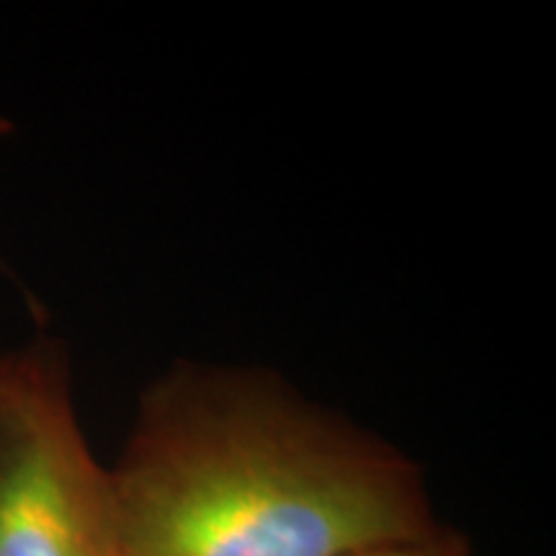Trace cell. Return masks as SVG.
<instances>
[{
    "label": "cell",
    "mask_w": 556,
    "mask_h": 556,
    "mask_svg": "<svg viewBox=\"0 0 556 556\" xmlns=\"http://www.w3.org/2000/svg\"><path fill=\"white\" fill-rule=\"evenodd\" d=\"M109 471L124 556H345L438 528L413 458L250 368L157 379Z\"/></svg>",
    "instance_id": "6da1fadb"
},
{
    "label": "cell",
    "mask_w": 556,
    "mask_h": 556,
    "mask_svg": "<svg viewBox=\"0 0 556 556\" xmlns=\"http://www.w3.org/2000/svg\"><path fill=\"white\" fill-rule=\"evenodd\" d=\"M0 556H124L111 471L50 340L0 353Z\"/></svg>",
    "instance_id": "7a4b0ae2"
},
{
    "label": "cell",
    "mask_w": 556,
    "mask_h": 556,
    "mask_svg": "<svg viewBox=\"0 0 556 556\" xmlns=\"http://www.w3.org/2000/svg\"><path fill=\"white\" fill-rule=\"evenodd\" d=\"M345 556H471V552L467 539H464L462 533L438 526L433 533H428V536L368 546Z\"/></svg>",
    "instance_id": "3957f363"
},
{
    "label": "cell",
    "mask_w": 556,
    "mask_h": 556,
    "mask_svg": "<svg viewBox=\"0 0 556 556\" xmlns=\"http://www.w3.org/2000/svg\"><path fill=\"white\" fill-rule=\"evenodd\" d=\"M0 268H3V261H0Z\"/></svg>",
    "instance_id": "277c9868"
}]
</instances>
